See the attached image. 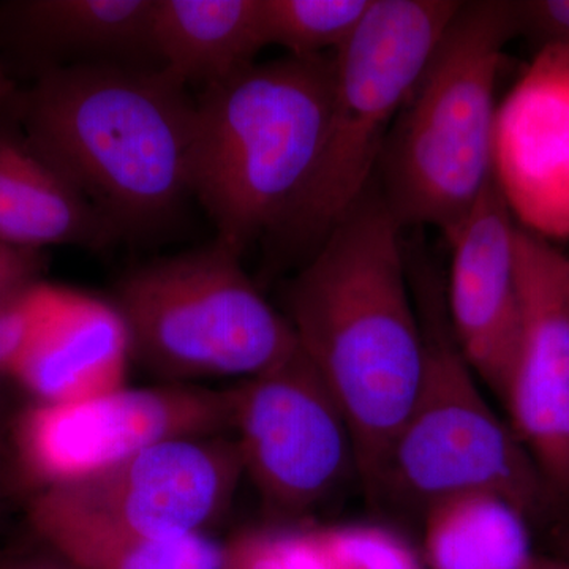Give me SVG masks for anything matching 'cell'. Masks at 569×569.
<instances>
[{"label":"cell","mask_w":569,"mask_h":569,"mask_svg":"<svg viewBox=\"0 0 569 569\" xmlns=\"http://www.w3.org/2000/svg\"><path fill=\"white\" fill-rule=\"evenodd\" d=\"M522 328L503 400L553 503L569 507V291L563 253L516 231Z\"/></svg>","instance_id":"11"},{"label":"cell","mask_w":569,"mask_h":569,"mask_svg":"<svg viewBox=\"0 0 569 569\" xmlns=\"http://www.w3.org/2000/svg\"><path fill=\"white\" fill-rule=\"evenodd\" d=\"M71 569H222L227 545L208 533L134 538L62 531L37 538Z\"/></svg>","instance_id":"19"},{"label":"cell","mask_w":569,"mask_h":569,"mask_svg":"<svg viewBox=\"0 0 569 569\" xmlns=\"http://www.w3.org/2000/svg\"><path fill=\"white\" fill-rule=\"evenodd\" d=\"M31 298V329L10 377L36 403L81 402L123 388L132 355L110 302L43 282Z\"/></svg>","instance_id":"14"},{"label":"cell","mask_w":569,"mask_h":569,"mask_svg":"<svg viewBox=\"0 0 569 569\" xmlns=\"http://www.w3.org/2000/svg\"><path fill=\"white\" fill-rule=\"evenodd\" d=\"M402 231L372 181L287 293L284 317L346 415L367 489L410 411L425 369Z\"/></svg>","instance_id":"1"},{"label":"cell","mask_w":569,"mask_h":569,"mask_svg":"<svg viewBox=\"0 0 569 569\" xmlns=\"http://www.w3.org/2000/svg\"><path fill=\"white\" fill-rule=\"evenodd\" d=\"M263 48L261 0H156L153 56L183 88L241 73Z\"/></svg>","instance_id":"17"},{"label":"cell","mask_w":569,"mask_h":569,"mask_svg":"<svg viewBox=\"0 0 569 569\" xmlns=\"http://www.w3.org/2000/svg\"><path fill=\"white\" fill-rule=\"evenodd\" d=\"M231 396L244 475L277 516L312 511L358 471L346 415L301 348Z\"/></svg>","instance_id":"9"},{"label":"cell","mask_w":569,"mask_h":569,"mask_svg":"<svg viewBox=\"0 0 569 569\" xmlns=\"http://www.w3.org/2000/svg\"><path fill=\"white\" fill-rule=\"evenodd\" d=\"M519 33H526L539 43L568 48L569 0H526L516 2Z\"/></svg>","instance_id":"23"},{"label":"cell","mask_w":569,"mask_h":569,"mask_svg":"<svg viewBox=\"0 0 569 569\" xmlns=\"http://www.w3.org/2000/svg\"><path fill=\"white\" fill-rule=\"evenodd\" d=\"M407 266L417 306L425 369L372 490L403 507L427 509L463 493H493L538 518L553 507L533 459L479 389L449 326L445 283L418 246Z\"/></svg>","instance_id":"5"},{"label":"cell","mask_w":569,"mask_h":569,"mask_svg":"<svg viewBox=\"0 0 569 569\" xmlns=\"http://www.w3.org/2000/svg\"><path fill=\"white\" fill-rule=\"evenodd\" d=\"M116 241L107 220L33 148L11 107L0 108V242L102 250Z\"/></svg>","instance_id":"16"},{"label":"cell","mask_w":569,"mask_h":569,"mask_svg":"<svg viewBox=\"0 0 569 569\" xmlns=\"http://www.w3.org/2000/svg\"><path fill=\"white\" fill-rule=\"evenodd\" d=\"M519 33L516 2L460 3L392 122L378 192L400 228L447 236L496 179L498 71Z\"/></svg>","instance_id":"4"},{"label":"cell","mask_w":569,"mask_h":569,"mask_svg":"<svg viewBox=\"0 0 569 569\" xmlns=\"http://www.w3.org/2000/svg\"><path fill=\"white\" fill-rule=\"evenodd\" d=\"M20 88L11 78L9 69L0 61V107H11L20 97Z\"/></svg>","instance_id":"28"},{"label":"cell","mask_w":569,"mask_h":569,"mask_svg":"<svg viewBox=\"0 0 569 569\" xmlns=\"http://www.w3.org/2000/svg\"><path fill=\"white\" fill-rule=\"evenodd\" d=\"M312 531L337 569H422L406 539L385 527L353 523Z\"/></svg>","instance_id":"21"},{"label":"cell","mask_w":569,"mask_h":569,"mask_svg":"<svg viewBox=\"0 0 569 569\" xmlns=\"http://www.w3.org/2000/svg\"><path fill=\"white\" fill-rule=\"evenodd\" d=\"M41 542V541H40ZM0 569H71L69 565L56 556L50 548L41 542L40 550L21 552L0 561Z\"/></svg>","instance_id":"27"},{"label":"cell","mask_w":569,"mask_h":569,"mask_svg":"<svg viewBox=\"0 0 569 569\" xmlns=\"http://www.w3.org/2000/svg\"><path fill=\"white\" fill-rule=\"evenodd\" d=\"M559 546L561 550V559L569 561V529L560 531L559 533Z\"/></svg>","instance_id":"30"},{"label":"cell","mask_w":569,"mask_h":569,"mask_svg":"<svg viewBox=\"0 0 569 569\" xmlns=\"http://www.w3.org/2000/svg\"><path fill=\"white\" fill-rule=\"evenodd\" d=\"M153 9L156 0H11L0 3V48L39 67L37 77L91 63L159 67Z\"/></svg>","instance_id":"15"},{"label":"cell","mask_w":569,"mask_h":569,"mask_svg":"<svg viewBox=\"0 0 569 569\" xmlns=\"http://www.w3.org/2000/svg\"><path fill=\"white\" fill-rule=\"evenodd\" d=\"M493 171L522 230L569 239V50L539 48L498 104Z\"/></svg>","instance_id":"12"},{"label":"cell","mask_w":569,"mask_h":569,"mask_svg":"<svg viewBox=\"0 0 569 569\" xmlns=\"http://www.w3.org/2000/svg\"><path fill=\"white\" fill-rule=\"evenodd\" d=\"M425 515L430 569H530L537 557L529 518L493 493L447 498Z\"/></svg>","instance_id":"18"},{"label":"cell","mask_w":569,"mask_h":569,"mask_svg":"<svg viewBox=\"0 0 569 569\" xmlns=\"http://www.w3.org/2000/svg\"><path fill=\"white\" fill-rule=\"evenodd\" d=\"M530 569H569V561L565 559H549V557H535Z\"/></svg>","instance_id":"29"},{"label":"cell","mask_w":569,"mask_h":569,"mask_svg":"<svg viewBox=\"0 0 569 569\" xmlns=\"http://www.w3.org/2000/svg\"><path fill=\"white\" fill-rule=\"evenodd\" d=\"M563 272H565V280H567V287L569 291V257L568 254L563 253Z\"/></svg>","instance_id":"31"},{"label":"cell","mask_w":569,"mask_h":569,"mask_svg":"<svg viewBox=\"0 0 569 569\" xmlns=\"http://www.w3.org/2000/svg\"><path fill=\"white\" fill-rule=\"evenodd\" d=\"M222 569H287L269 533H247L227 542Z\"/></svg>","instance_id":"25"},{"label":"cell","mask_w":569,"mask_h":569,"mask_svg":"<svg viewBox=\"0 0 569 569\" xmlns=\"http://www.w3.org/2000/svg\"><path fill=\"white\" fill-rule=\"evenodd\" d=\"M332 88L335 54H287L194 99L193 198L216 239L244 254L282 230L316 173Z\"/></svg>","instance_id":"3"},{"label":"cell","mask_w":569,"mask_h":569,"mask_svg":"<svg viewBox=\"0 0 569 569\" xmlns=\"http://www.w3.org/2000/svg\"><path fill=\"white\" fill-rule=\"evenodd\" d=\"M373 0H261L266 47L295 58L335 54L358 31Z\"/></svg>","instance_id":"20"},{"label":"cell","mask_w":569,"mask_h":569,"mask_svg":"<svg viewBox=\"0 0 569 569\" xmlns=\"http://www.w3.org/2000/svg\"><path fill=\"white\" fill-rule=\"evenodd\" d=\"M518 224L496 179L445 238L451 266L445 302L452 336L479 380L503 399L522 328Z\"/></svg>","instance_id":"13"},{"label":"cell","mask_w":569,"mask_h":569,"mask_svg":"<svg viewBox=\"0 0 569 569\" xmlns=\"http://www.w3.org/2000/svg\"><path fill=\"white\" fill-rule=\"evenodd\" d=\"M460 3L373 0L358 31L335 52L323 151L305 197L272 241L312 254L366 193L392 122Z\"/></svg>","instance_id":"7"},{"label":"cell","mask_w":569,"mask_h":569,"mask_svg":"<svg viewBox=\"0 0 569 569\" xmlns=\"http://www.w3.org/2000/svg\"><path fill=\"white\" fill-rule=\"evenodd\" d=\"M108 302L126 326L132 359L170 383L246 380L299 348L290 321L247 274L242 253L219 239L138 266Z\"/></svg>","instance_id":"6"},{"label":"cell","mask_w":569,"mask_h":569,"mask_svg":"<svg viewBox=\"0 0 569 569\" xmlns=\"http://www.w3.org/2000/svg\"><path fill=\"white\" fill-rule=\"evenodd\" d=\"M28 486L14 448L13 426H9L0 413V522L9 515L21 489Z\"/></svg>","instance_id":"26"},{"label":"cell","mask_w":569,"mask_h":569,"mask_svg":"<svg viewBox=\"0 0 569 569\" xmlns=\"http://www.w3.org/2000/svg\"><path fill=\"white\" fill-rule=\"evenodd\" d=\"M233 430L230 389L170 383L116 389L71 403H36L13 426L28 485H69L118 466L144 449ZM40 489V490H41Z\"/></svg>","instance_id":"10"},{"label":"cell","mask_w":569,"mask_h":569,"mask_svg":"<svg viewBox=\"0 0 569 569\" xmlns=\"http://www.w3.org/2000/svg\"><path fill=\"white\" fill-rule=\"evenodd\" d=\"M44 260L43 250L0 242V312L41 283Z\"/></svg>","instance_id":"22"},{"label":"cell","mask_w":569,"mask_h":569,"mask_svg":"<svg viewBox=\"0 0 569 569\" xmlns=\"http://www.w3.org/2000/svg\"><path fill=\"white\" fill-rule=\"evenodd\" d=\"M32 290L17 305L0 312V378L9 376L17 362L32 321Z\"/></svg>","instance_id":"24"},{"label":"cell","mask_w":569,"mask_h":569,"mask_svg":"<svg viewBox=\"0 0 569 569\" xmlns=\"http://www.w3.org/2000/svg\"><path fill=\"white\" fill-rule=\"evenodd\" d=\"M242 477L236 440L167 441L81 481L41 489L29 520L37 538L62 531L153 539L208 533L227 515Z\"/></svg>","instance_id":"8"},{"label":"cell","mask_w":569,"mask_h":569,"mask_svg":"<svg viewBox=\"0 0 569 569\" xmlns=\"http://www.w3.org/2000/svg\"><path fill=\"white\" fill-rule=\"evenodd\" d=\"M11 111L119 239L160 233L193 198L197 102L159 67L50 70Z\"/></svg>","instance_id":"2"}]
</instances>
